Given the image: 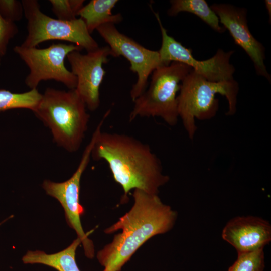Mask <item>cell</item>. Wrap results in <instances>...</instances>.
<instances>
[{
	"label": "cell",
	"instance_id": "1",
	"mask_svg": "<svg viewBox=\"0 0 271 271\" xmlns=\"http://www.w3.org/2000/svg\"><path fill=\"white\" fill-rule=\"evenodd\" d=\"M132 195L134 203L130 210L104 230L106 234L121 232L97 252L103 271H120L144 243L169 231L176 221L177 212L163 203L158 195L136 189Z\"/></svg>",
	"mask_w": 271,
	"mask_h": 271
},
{
	"label": "cell",
	"instance_id": "2",
	"mask_svg": "<svg viewBox=\"0 0 271 271\" xmlns=\"http://www.w3.org/2000/svg\"><path fill=\"white\" fill-rule=\"evenodd\" d=\"M101 128L91 156L107 162L114 180L123 190L121 200L126 201L132 189L158 195L170 178L163 173L161 161L149 145L127 134L102 132Z\"/></svg>",
	"mask_w": 271,
	"mask_h": 271
},
{
	"label": "cell",
	"instance_id": "3",
	"mask_svg": "<svg viewBox=\"0 0 271 271\" xmlns=\"http://www.w3.org/2000/svg\"><path fill=\"white\" fill-rule=\"evenodd\" d=\"M32 111L50 128L59 146L69 152L80 148L90 116L75 89L65 91L47 88Z\"/></svg>",
	"mask_w": 271,
	"mask_h": 271
},
{
	"label": "cell",
	"instance_id": "4",
	"mask_svg": "<svg viewBox=\"0 0 271 271\" xmlns=\"http://www.w3.org/2000/svg\"><path fill=\"white\" fill-rule=\"evenodd\" d=\"M238 83L233 80L211 82L193 70L183 79L177 96L179 118L190 139H193L197 127L195 119L209 120L214 117L218 110V100L215 95L220 94L228 101L227 115L236 111Z\"/></svg>",
	"mask_w": 271,
	"mask_h": 271
},
{
	"label": "cell",
	"instance_id": "5",
	"mask_svg": "<svg viewBox=\"0 0 271 271\" xmlns=\"http://www.w3.org/2000/svg\"><path fill=\"white\" fill-rule=\"evenodd\" d=\"M192 70L190 66L178 62L156 69L148 89L133 101L129 121L138 117H159L169 125H175L179 118L177 96L180 83Z\"/></svg>",
	"mask_w": 271,
	"mask_h": 271
},
{
	"label": "cell",
	"instance_id": "6",
	"mask_svg": "<svg viewBox=\"0 0 271 271\" xmlns=\"http://www.w3.org/2000/svg\"><path fill=\"white\" fill-rule=\"evenodd\" d=\"M22 3L28 30L22 46L36 47L46 41L58 40L71 42L87 52L99 47L81 18L71 21L55 19L43 13L36 0H23Z\"/></svg>",
	"mask_w": 271,
	"mask_h": 271
},
{
	"label": "cell",
	"instance_id": "7",
	"mask_svg": "<svg viewBox=\"0 0 271 271\" xmlns=\"http://www.w3.org/2000/svg\"><path fill=\"white\" fill-rule=\"evenodd\" d=\"M83 49L73 44L53 43L46 48L16 46L14 52L29 69L25 83L31 89L37 88L42 81L54 80L69 89H75L77 78L65 66V59L74 51Z\"/></svg>",
	"mask_w": 271,
	"mask_h": 271
},
{
	"label": "cell",
	"instance_id": "8",
	"mask_svg": "<svg viewBox=\"0 0 271 271\" xmlns=\"http://www.w3.org/2000/svg\"><path fill=\"white\" fill-rule=\"evenodd\" d=\"M99 128L96 127L90 141L84 150L77 169L69 179L58 183L46 180L42 184L47 194L56 199L64 208L66 221L76 233L83 245L85 254L89 258H92L94 256L93 242L88 237L93 230L85 233L81 225L80 217L83 214L84 209L79 201L80 180L89 162Z\"/></svg>",
	"mask_w": 271,
	"mask_h": 271
},
{
	"label": "cell",
	"instance_id": "9",
	"mask_svg": "<svg viewBox=\"0 0 271 271\" xmlns=\"http://www.w3.org/2000/svg\"><path fill=\"white\" fill-rule=\"evenodd\" d=\"M111 49L112 56H123L130 63V70L138 79L130 91L133 102L146 90L149 76L162 65L158 51L151 50L121 33L112 23H106L96 29Z\"/></svg>",
	"mask_w": 271,
	"mask_h": 271
},
{
	"label": "cell",
	"instance_id": "10",
	"mask_svg": "<svg viewBox=\"0 0 271 271\" xmlns=\"http://www.w3.org/2000/svg\"><path fill=\"white\" fill-rule=\"evenodd\" d=\"M152 11L159 24L162 35V44L158 51L163 65H168L172 62L184 63L211 82H218L234 79L235 68L230 63V59L234 51L226 52L219 49L212 57L205 60H198L193 56L191 49L186 48L168 34L159 14Z\"/></svg>",
	"mask_w": 271,
	"mask_h": 271
},
{
	"label": "cell",
	"instance_id": "11",
	"mask_svg": "<svg viewBox=\"0 0 271 271\" xmlns=\"http://www.w3.org/2000/svg\"><path fill=\"white\" fill-rule=\"evenodd\" d=\"M110 56L112 53L108 46L99 47L85 54L74 51L67 56L71 71L77 78L75 89L91 111L100 105V87L106 73L103 65L108 62Z\"/></svg>",
	"mask_w": 271,
	"mask_h": 271
},
{
	"label": "cell",
	"instance_id": "12",
	"mask_svg": "<svg viewBox=\"0 0 271 271\" xmlns=\"http://www.w3.org/2000/svg\"><path fill=\"white\" fill-rule=\"evenodd\" d=\"M219 22L227 29L235 43L241 47L254 64L257 74L270 82V76L264 64L265 49L251 33L246 19L247 11L228 4H214L210 6Z\"/></svg>",
	"mask_w": 271,
	"mask_h": 271
},
{
	"label": "cell",
	"instance_id": "13",
	"mask_svg": "<svg viewBox=\"0 0 271 271\" xmlns=\"http://www.w3.org/2000/svg\"><path fill=\"white\" fill-rule=\"evenodd\" d=\"M221 236L236 249L237 254L250 252L264 249L269 243L271 225L260 217L237 216L226 224Z\"/></svg>",
	"mask_w": 271,
	"mask_h": 271
},
{
	"label": "cell",
	"instance_id": "14",
	"mask_svg": "<svg viewBox=\"0 0 271 271\" xmlns=\"http://www.w3.org/2000/svg\"><path fill=\"white\" fill-rule=\"evenodd\" d=\"M81 243L78 237L64 249L53 254L40 250L28 251L22 257L25 264H40L57 271H80L76 261V250Z\"/></svg>",
	"mask_w": 271,
	"mask_h": 271
},
{
	"label": "cell",
	"instance_id": "15",
	"mask_svg": "<svg viewBox=\"0 0 271 271\" xmlns=\"http://www.w3.org/2000/svg\"><path fill=\"white\" fill-rule=\"evenodd\" d=\"M117 0H91L79 11L78 16L83 20L89 32L91 34L100 26L112 23L114 25L123 19L121 14H114L112 10Z\"/></svg>",
	"mask_w": 271,
	"mask_h": 271
},
{
	"label": "cell",
	"instance_id": "16",
	"mask_svg": "<svg viewBox=\"0 0 271 271\" xmlns=\"http://www.w3.org/2000/svg\"><path fill=\"white\" fill-rule=\"evenodd\" d=\"M167 12L169 16H175L182 12L192 13L219 33L225 31L219 25V20L215 13L205 0H172Z\"/></svg>",
	"mask_w": 271,
	"mask_h": 271
},
{
	"label": "cell",
	"instance_id": "17",
	"mask_svg": "<svg viewBox=\"0 0 271 271\" xmlns=\"http://www.w3.org/2000/svg\"><path fill=\"white\" fill-rule=\"evenodd\" d=\"M42 94L37 88L21 93L0 90V111L25 108L33 111L40 102Z\"/></svg>",
	"mask_w": 271,
	"mask_h": 271
},
{
	"label": "cell",
	"instance_id": "18",
	"mask_svg": "<svg viewBox=\"0 0 271 271\" xmlns=\"http://www.w3.org/2000/svg\"><path fill=\"white\" fill-rule=\"evenodd\" d=\"M237 254V259L228 271H263L265 266L263 249Z\"/></svg>",
	"mask_w": 271,
	"mask_h": 271
},
{
	"label": "cell",
	"instance_id": "19",
	"mask_svg": "<svg viewBox=\"0 0 271 271\" xmlns=\"http://www.w3.org/2000/svg\"><path fill=\"white\" fill-rule=\"evenodd\" d=\"M52 11L58 19L71 21L76 19L83 7L84 0H50Z\"/></svg>",
	"mask_w": 271,
	"mask_h": 271
},
{
	"label": "cell",
	"instance_id": "20",
	"mask_svg": "<svg viewBox=\"0 0 271 271\" xmlns=\"http://www.w3.org/2000/svg\"><path fill=\"white\" fill-rule=\"evenodd\" d=\"M0 14L6 20L14 23L24 15L22 2L16 0H0Z\"/></svg>",
	"mask_w": 271,
	"mask_h": 271
},
{
	"label": "cell",
	"instance_id": "21",
	"mask_svg": "<svg viewBox=\"0 0 271 271\" xmlns=\"http://www.w3.org/2000/svg\"><path fill=\"white\" fill-rule=\"evenodd\" d=\"M18 31L15 24L6 20L0 14V56L5 54L9 40Z\"/></svg>",
	"mask_w": 271,
	"mask_h": 271
},
{
	"label": "cell",
	"instance_id": "22",
	"mask_svg": "<svg viewBox=\"0 0 271 271\" xmlns=\"http://www.w3.org/2000/svg\"><path fill=\"white\" fill-rule=\"evenodd\" d=\"M266 8L267 10L268 15L269 16V22L271 19V1L270 0H265L264 1Z\"/></svg>",
	"mask_w": 271,
	"mask_h": 271
}]
</instances>
